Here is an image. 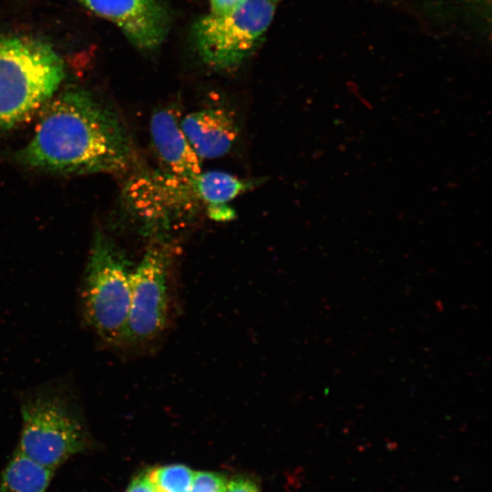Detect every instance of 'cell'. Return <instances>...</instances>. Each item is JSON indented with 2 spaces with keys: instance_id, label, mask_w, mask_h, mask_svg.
<instances>
[{
  "instance_id": "15",
  "label": "cell",
  "mask_w": 492,
  "mask_h": 492,
  "mask_svg": "<svg viewBox=\"0 0 492 492\" xmlns=\"http://www.w3.org/2000/svg\"><path fill=\"white\" fill-rule=\"evenodd\" d=\"M127 492H157L152 484L149 473H142L137 476L129 484Z\"/></svg>"
},
{
  "instance_id": "5",
  "label": "cell",
  "mask_w": 492,
  "mask_h": 492,
  "mask_svg": "<svg viewBox=\"0 0 492 492\" xmlns=\"http://www.w3.org/2000/svg\"><path fill=\"white\" fill-rule=\"evenodd\" d=\"M280 0H245L234 12L208 15L193 26L201 59L217 70L239 66L257 46L270 26Z\"/></svg>"
},
{
  "instance_id": "8",
  "label": "cell",
  "mask_w": 492,
  "mask_h": 492,
  "mask_svg": "<svg viewBox=\"0 0 492 492\" xmlns=\"http://www.w3.org/2000/svg\"><path fill=\"white\" fill-rule=\"evenodd\" d=\"M149 133L157 157L169 175L190 180L201 172V159L183 133L174 109L163 108L154 111Z\"/></svg>"
},
{
  "instance_id": "13",
  "label": "cell",
  "mask_w": 492,
  "mask_h": 492,
  "mask_svg": "<svg viewBox=\"0 0 492 492\" xmlns=\"http://www.w3.org/2000/svg\"><path fill=\"white\" fill-rule=\"evenodd\" d=\"M228 482L223 476L198 472L194 473L189 492H226Z\"/></svg>"
},
{
  "instance_id": "17",
  "label": "cell",
  "mask_w": 492,
  "mask_h": 492,
  "mask_svg": "<svg viewBox=\"0 0 492 492\" xmlns=\"http://www.w3.org/2000/svg\"><path fill=\"white\" fill-rule=\"evenodd\" d=\"M226 492H258L256 485L247 479L237 478L228 483Z\"/></svg>"
},
{
  "instance_id": "1",
  "label": "cell",
  "mask_w": 492,
  "mask_h": 492,
  "mask_svg": "<svg viewBox=\"0 0 492 492\" xmlns=\"http://www.w3.org/2000/svg\"><path fill=\"white\" fill-rule=\"evenodd\" d=\"M48 102L19 160L61 173H114L128 169L133 160L132 144L114 111L82 89L67 90Z\"/></svg>"
},
{
  "instance_id": "6",
  "label": "cell",
  "mask_w": 492,
  "mask_h": 492,
  "mask_svg": "<svg viewBox=\"0 0 492 492\" xmlns=\"http://www.w3.org/2000/svg\"><path fill=\"white\" fill-rule=\"evenodd\" d=\"M170 254L152 244L131 272V296L122 343L141 345L166 328L169 313Z\"/></svg>"
},
{
  "instance_id": "10",
  "label": "cell",
  "mask_w": 492,
  "mask_h": 492,
  "mask_svg": "<svg viewBox=\"0 0 492 492\" xmlns=\"http://www.w3.org/2000/svg\"><path fill=\"white\" fill-rule=\"evenodd\" d=\"M257 183L218 170L201 171L190 180L196 198L208 206L225 205Z\"/></svg>"
},
{
  "instance_id": "4",
  "label": "cell",
  "mask_w": 492,
  "mask_h": 492,
  "mask_svg": "<svg viewBox=\"0 0 492 492\" xmlns=\"http://www.w3.org/2000/svg\"><path fill=\"white\" fill-rule=\"evenodd\" d=\"M130 263L115 243L97 233L86 268L82 302L84 316L106 343L121 344L131 296Z\"/></svg>"
},
{
  "instance_id": "11",
  "label": "cell",
  "mask_w": 492,
  "mask_h": 492,
  "mask_svg": "<svg viewBox=\"0 0 492 492\" xmlns=\"http://www.w3.org/2000/svg\"><path fill=\"white\" fill-rule=\"evenodd\" d=\"M53 475L54 470L44 467L17 450L3 472L0 492H45Z\"/></svg>"
},
{
  "instance_id": "14",
  "label": "cell",
  "mask_w": 492,
  "mask_h": 492,
  "mask_svg": "<svg viewBox=\"0 0 492 492\" xmlns=\"http://www.w3.org/2000/svg\"><path fill=\"white\" fill-rule=\"evenodd\" d=\"M210 15L223 16L234 12L245 0H210Z\"/></svg>"
},
{
  "instance_id": "7",
  "label": "cell",
  "mask_w": 492,
  "mask_h": 492,
  "mask_svg": "<svg viewBox=\"0 0 492 492\" xmlns=\"http://www.w3.org/2000/svg\"><path fill=\"white\" fill-rule=\"evenodd\" d=\"M113 23L138 48L151 49L166 37L170 25L161 0H77Z\"/></svg>"
},
{
  "instance_id": "9",
  "label": "cell",
  "mask_w": 492,
  "mask_h": 492,
  "mask_svg": "<svg viewBox=\"0 0 492 492\" xmlns=\"http://www.w3.org/2000/svg\"><path fill=\"white\" fill-rule=\"evenodd\" d=\"M180 127L201 160L228 154L240 133L236 117L220 107L192 111L180 118Z\"/></svg>"
},
{
  "instance_id": "12",
  "label": "cell",
  "mask_w": 492,
  "mask_h": 492,
  "mask_svg": "<svg viewBox=\"0 0 492 492\" xmlns=\"http://www.w3.org/2000/svg\"><path fill=\"white\" fill-rule=\"evenodd\" d=\"M157 492H189L194 472L185 466L174 465L148 472Z\"/></svg>"
},
{
  "instance_id": "3",
  "label": "cell",
  "mask_w": 492,
  "mask_h": 492,
  "mask_svg": "<svg viewBox=\"0 0 492 492\" xmlns=\"http://www.w3.org/2000/svg\"><path fill=\"white\" fill-rule=\"evenodd\" d=\"M21 415L18 451L44 467L55 471L90 445L76 403L62 391L48 388L26 395Z\"/></svg>"
},
{
  "instance_id": "2",
  "label": "cell",
  "mask_w": 492,
  "mask_h": 492,
  "mask_svg": "<svg viewBox=\"0 0 492 492\" xmlns=\"http://www.w3.org/2000/svg\"><path fill=\"white\" fill-rule=\"evenodd\" d=\"M64 77L63 60L50 45L0 36V128L31 117L52 98Z\"/></svg>"
},
{
  "instance_id": "16",
  "label": "cell",
  "mask_w": 492,
  "mask_h": 492,
  "mask_svg": "<svg viewBox=\"0 0 492 492\" xmlns=\"http://www.w3.org/2000/svg\"><path fill=\"white\" fill-rule=\"evenodd\" d=\"M209 216L215 220H229L234 217V211L225 205L208 206Z\"/></svg>"
}]
</instances>
